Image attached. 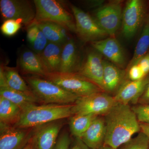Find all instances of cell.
<instances>
[{"instance_id": "cell-37", "label": "cell", "mask_w": 149, "mask_h": 149, "mask_svg": "<svg viewBox=\"0 0 149 149\" xmlns=\"http://www.w3.org/2000/svg\"><path fill=\"white\" fill-rule=\"evenodd\" d=\"M141 132L145 134L149 139V123H140Z\"/></svg>"}, {"instance_id": "cell-16", "label": "cell", "mask_w": 149, "mask_h": 149, "mask_svg": "<svg viewBox=\"0 0 149 149\" xmlns=\"http://www.w3.org/2000/svg\"><path fill=\"white\" fill-rule=\"evenodd\" d=\"M103 91L115 95L125 82V70L103 59Z\"/></svg>"}, {"instance_id": "cell-5", "label": "cell", "mask_w": 149, "mask_h": 149, "mask_svg": "<svg viewBox=\"0 0 149 149\" xmlns=\"http://www.w3.org/2000/svg\"><path fill=\"white\" fill-rule=\"evenodd\" d=\"M44 78L79 97L104 92L95 84L77 73L52 72L47 73Z\"/></svg>"}, {"instance_id": "cell-1", "label": "cell", "mask_w": 149, "mask_h": 149, "mask_svg": "<svg viewBox=\"0 0 149 149\" xmlns=\"http://www.w3.org/2000/svg\"><path fill=\"white\" fill-rule=\"evenodd\" d=\"M106 135L104 145L117 149L141 132L140 123L129 105L118 103L104 116Z\"/></svg>"}, {"instance_id": "cell-6", "label": "cell", "mask_w": 149, "mask_h": 149, "mask_svg": "<svg viewBox=\"0 0 149 149\" xmlns=\"http://www.w3.org/2000/svg\"><path fill=\"white\" fill-rule=\"evenodd\" d=\"M118 103L114 97L104 92L94 93L79 97L73 104L72 112L74 115L93 114L104 116Z\"/></svg>"}, {"instance_id": "cell-21", "label": "cell", "mask_w": 149, "mask_h": 149, "mask_svg": "<svg viewBox=\"0 0 149 149\" xmlns=\"http://www.w3.org/2000/svg\"><path fill=\"white\" fill-rule=\"evenodd\" d=\"M63 46L49 42L40 54L43 65L48 73L59 72Z\"/></svg>"}, {"instance_id": "cell-4", "label": "cell", "mask_w": 149, "mask_h": 149, "mask_svg": "<svg viewBox=\"0 0 149 149\" xmlns=\"http://www.w3.org/2000/svg\"><path fill=\"white\" fill-rule=\"evenodd\" d=\"M33 2L36 10V16L33 22H50L61 25L70 32L75 33V21L72 14L58 1L35 0Z\"/></svg>"}, {"instance_id": "cell-14", "label": "cell", "mask_w": 149, "mask_h": 149, "mask_svg": "<svg viewBox=\"0 0 149 149\" xmlns=\"http://www.w3.org/2000/svg\"><path fill=\"white\" fill-rule=\"evenodd\" d=\"M63 125L61 120L37 127L34 134L37 149H54Z\"/></svg>"}, {"instance_id": "cell-29", "label": "cell", "mask_w": 149, "mask_h": 149, "mask_svg": "<svg viewBox=\"0 0 149 149\" xmlns=\"http://www.w3.org/2000/svg\"><path fill=\"white\" fill-rule=\"evenodd\" d=\"M131 108L139 123H149V104H139Z\"/></svg>"}, {"instance_id": "cell-35", "label": "cell", "mask_w": 149, "mask_h": 149, "mask_svg": "<svg viewBox=\"0 0 149 149\" xmlns=\"http://www.w3.org/2000/svg\"><path fill=\"white\" fill-rule=\"evenodd\" d=\"M146 75L149 74V52L144 56L138 63Z\"/></svg>"}, {"instance_id": "cell-11", "label": "cell", "mask_w": 149, "mask_h": 149, "mask_svg": "<svg viewBox=\"0 0 149 149\" xmlns=\"http://www.w3.org/2000/svg\"><path fill=\"white\" fill-rule=\"evenodd\" d=\"M37 127L17 128L0 123V149H22L32 139Z\"/></svg>"}, {"instance_id": "cell-3", "label": "cell", "mask_w": 149, "mask_h": 149, "mask_svg": "<svg viewBox=\"0 0 149 149\" xmlns=\"http://www.w3.org/2000/svg\"><path fill=\"white\" fill-rule=\"evenodd\" d=\"M24 79L34 95L45 104H71L79 98L44 77L32 75Z\"/></svg>"}, {"instance_id": "cell-9", "label": "cell", "mask_w": 149, "mask_h": 149, "mask_svg": "<svg viewBox=\"0 0 149 149\" xmlns=\"http://www.w3.org/2000/svg\"><path fill=\"white\" fill-rule=\"evenodd\" d=\"M70 8L75 21V33L83 41L92 42L108 35L89 14L73 5Z\"/></svg>"}, {"instance_id": "cell-18", "label": "cell", "mask_w": 149, "mask_h": 149, "mask_svg": "<svg viewBox=\"0 0 149 149\" xmlns=\"http://www.w3.org/2000/svg\"><path fill=\"white\" fill-rule=\"evenodd\" d=\"M106 135L104 118L98 116L80 139L89 148L99 149L104 146Z\"/></svg>"}, {"instance_id": "cell-7", "label": "cell", "mask_w": 149, "mask_h": 149, "mask_svg": "<svg viewBox=\"0 0 149 149\" xmlns=\"http://www.w3.org/2000/svg\"><path fill=\"white\" fill-rule=\"evenodd\" d=\"M148 15V5L143 0H130L123 11L122 33L127 39L133 38L143 28Z\"/></svg>"}, {"instance_id": "cell-2", "label": "cell", "mask_w": 149, "mask_h": 149, "mask_svg": "<svg viewBox=\"0 0 149 149\" xmlns=\"http://www.w3.org/2000/svg\"><path fill=\"white\" fill-rule=\"evenodd\" d=\"M71 104H35L22 111L18 122L14 126L17 128H35L73 115Z\"/></svg>"}, {"instance_id": "cell-34", "label": "cell", "mask_w": 149, "mask_h": 149, "mask_svg": "<svg viewBox=\"0 0 149 149\" xmlns=\"http://www.w3.org/2000/svg\"><path fill=\"white\" fill-rule=\"evenodd\" d=\"M138 103L141 105L149 104V81L140 97Z\"/></svg>"}, {"instance_id": "cell-24", "label": "cell", "mask_w": 149, "mask_h": 149, "mask_svg": "<svg viewBox=\"0 0 149 149\" xmlns=\"http://www.w3.org/2000/svg\"><path fill=\"white\" fill-rule=\"evenodd\" d=\"M22 112L18 106L0 96V123L14 125L19 120Z\"/></svg>"}, {"instance_id": "cell-22", "label": "cell", "mask_w": 149, "mask_h": 149, "mask_svg": "<svg viewBox=\"0 0 149 149\" xmlns=\"http://www.w3.org/2000/svg\"><path fill=\"white\" fill-rule=\"evenodd\" d=\"M35 23L43 32L49 42L63 45L70 40L68 39L69 30L61 25L50 22H41Z\"/></svg>"}, {"instance_id": "cell-23", "label": "cell", "mask_w": 149, "mask_h": 149, "mask_svg": "<svg viewBox=\"0 0 149 149\" xmlns=\"http://www.w3.org/2000/svg\"><path fill=\"white\" fill-rule=\"evenodd\" d=\"M0 70L2 72L5 80H1L0 85L5 84L13 90L28 94H34L16 68L1 65Z\"/></svg>"}, {"instance_id": "cell-10", "label": "cell", "mask_w": 149, "mask_h": 149, "mask_svg": "<svg viewBox=\"0 0 149 149\" xmlns=\"http://www.w3.org/2000/svg\"><path fill=\"white\" fill-rule=\"evenodd\" d=\"M0 10L3 18L13 19L28 26L36 16L35 4L26 0H1Z\"/></svg>"}, {"instance_id": "cell-28", "label": "cell", "mask_w": 149, "mask_h": 149, "mask_svg": "<svg viewBox=\"0 0 149 149\" xmlns=\"http://www.w3.org/2000/svg\"><path fill=\"white\" fill-rule=\"evenodd\" d=\"M22 24L20 22L14 19H6L4 20L1 26V31L5 36L12 37L19 31Z\"/></svg>"}, {"instance_id": "cell-25", "label": "cell", "mask_w": 149, "mask_h": 149, "mask_svg": "<svg viewBox=\"0 0 149 149\" xmlns=\"http://www.w3.org/2000/svg\"><path fill=\"white\" fill-rule=\"evenodd\" d=\"M149 52V15H148L143 26L141 36L136 44L133 57L126 67L125 70L126 74L128 70L131 66L138 64L140 60Z\"/></svg>"}, {"instance_id": "cell-8", "label": "cell", "mask_w": 149, "mask_h": 149, "mask_svg": "<svg viewBox=\"0 0 149 149\" xmlns=\"http://www.w3.org/2000/svg\"><path fill=\"white\" fill-rule=\"evenodd\" d=\"M121 3L120 1H111L99 7L95 12L93 18L111 37H115L121 25L123 11Z\"/></svg>"}, {"instance_id": "cell-33", "label": "cell", "mask_w": 149, "mask_h": 149, "mask_svg": "<svg viewBox=\"0 0 149 149\" xmlns=\"http://www.w3.org/2000/svg\"><path fill=\"white\" fill-rule=\"evenodd\" d=\"M40 29L35 23H32L27 26V41L32 45L37 37Z\"/></svg>"}, {"instance_id": "cell-36", "label": "cell", "mask_w": 149, "mask_h": 149, "mask_svg": "<svg viewBox=\"0 0 149 149\" xmlns=\"http://www.w3.org/2000/svg\"><path fill=\"white\" fill-rule=\"evenodd\" d=\"M70 149H92L87 146L79 138H75Z\"/></svg>"}, {"instance_id": "cell-27", "label": "cell", "mask_w": 149, "mask_h": 149, "mask_svg": "<svg viewBox=\"0 0 149 149\" xmlns=\"http://www.w3.org/2000/svg\"><path fill=\"white\" fill-rule=\"evenodd\" d=\"M117 149H149V139L142 132L132 138Z\"/></svg>"}, {"instance_id": "cell-20", "label": "cell", "mask_w": 149, "mask_h": 149, "mask_svg": "<svg viewBox=\"0 0 149 149\" xmlns=\"http://www.w3.org/2000/svg\"><path fill=\"white\" fill-rule=\"evenodd\" d=\"M0 96L18 106L22 111L40 102L34 94L13 90L5 84L0 85Z\"/></svg>"}, {"instance_id": "cell-38", "label": "cell", "mask_w": 149, "mask_h": 149, "mask_svg": "<svg viewBox=\"0 0 149 149\" xmlns=\"http://www.w3.org/2000/svg\"><path fill=\"white\" fill-rule=\"evenodd\" d=\"M22 149H37L34 135L28 143Z\"/></svg>"}, {"instance_id": "cell-31", "label": "cell", "mask_w": 149, "mask_h": 149, "mask_svg": "<svg viewBox=\"0 0 149 149\" xmlns=\"http://www.w3.org/2000/svg\"><path fill=\"white\" fill-rule=\"evenodd\" d=\"M129 79L131 81H137L143 79L147 76L139 64L133 65L127 72Z\"/></svg>"}, {"instance_id": "cell-15", "label": "cell", "mask_w": 149, "mask_h": 149, "mask_svg": "<svg viewBox=\"0 0 149 149\" xmlns=\"http://www.w3.org/2000/svg\"><path fill=\"white\" fill-rule=\"evenodd\" d=\"M149 81V74L141 80L126 81L123 83L114 97L118 103L129 105L138 103L140 97Z\"/></svg>"}, {"instance_id": "cell-13", "label": "cell", "mask_w": 149, "mask_h": 149, "mask_svg": "<svg viewBox=\"0 0 149 149\" xmlns=\"http://www.w3.org/2000/svg\"><path fill=\"white\" fill-rule=\"evenodd\" d=\"M94 49L119 68L124 70L126 59L123 48L115 37H108L91 42ZM127 67V65H126Z\"/></svg>"}, {"instance_id": "cell-12", "label": "cell", "mask_w": 149, "mask_h": 149, "mask_svg": "<svg viewBox=\"0 0 149 149\" xmlns=\"http://www.w3.org/2000/svg\"><path fill=\"white\" fill-rule=\"evenodd\" d=\"M103 61L101 54L96 50L90 51L82 62L77 73L95 83L104 91Z\"/></svg>"}, {"instance_id": "cell-17", "label": "cell", "mask_w": 149, "mask_h": 149, "mask_svg": "<svg viewBox=\"0 0 149 149\" xmlns=\"http://www.w3.org/2000/svg\"><path fill=\"white\" fill-rule=\"evenodd\" d=\"M18 68L22 73L44 77L47 74L40 54L29 49L24 50L19 56Z\"/></svg>"}, {"instance_id": "cell-32", "label": "cell", "mask_w": 149, "mask_h": 149, "mask_svg": "<svg viewBox=\"0 0 149 149\" xmlns=\"http://www.w3.org/2000/svg\"><path fill=\"white\" fill-rule=\"evenodd\" d=\"M71 144L69 135L64 132L59 136L54 149H70Z\"/></svg>"}, {"instance_id": "cell-39", "label": "cell", "mask_w": 149, "mask_h": 149, "mask_svg": "<svg viewBox=\"0 0 149 149\" xmlns=\"http://www.w3.org/2000/svg\"><path fill=\"white\" fill-rule=\"evenodd\" d=\"M99 149H113L112 148H111V147H109L108 146H104V145L103 146L101 147Z\"/></svg>"}, {"instance_id": "cell-19", "label": "cell", "mask_w": 149, "mask_h": 149, "mask_svg": "<svg viewBox=\"0 0 149 149\" xmlns=\"http://www.w3.org/2000/svg\"><path fill=\"white\" fill-rule=\"evenodd\" d=\"M81 63L77 45L74 40L71 39L63 46L61 63L59 72L77 73Z\"/></svg>"}, {"instance_id": "cell-30", "label": "cell", "mask_w": 149, "mask_h": 149, "mask_svg": "<svg viewBox=\"0 0 149 149\" xmlns=\"http://www.w3.org/2000/svg\"><path fill=\"white\" fill-rule=\"evenodd\" d=\"M49 43L45 36L40 29L36 39L31 45L33 51L36 53L40 54L42 52Z\"/></svg>"}, {"instance_id": "cell-26", "label": "cell", "mask_w": 149, "mask_h": 149, "mask_svg": "<svg viewBox=\"0 0 149 149\" xmlns=\"http://www.w3.org/2000/svg\"><path fill=\"white\" fill-rule=\"evenodd\" d=\"M98 116L93 114L74 115L70 117V130L72 136L80 139Z\"/></svg>"}]
</instances>
